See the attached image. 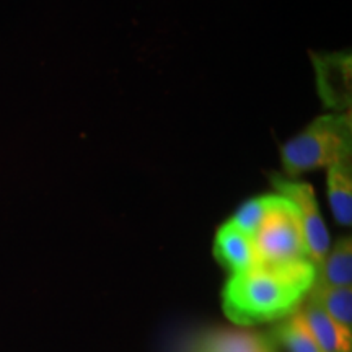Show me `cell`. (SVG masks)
Wrapping results in <instances>:
<instances>
[{
	"mask_svg": "<svg viewBox=\"0 0 352 352\" xmlns=\"http://www.w3.org/2000/svg\"><path fill=\"white\" fill-rule=\"evenodd\" d=\"M308 300L318 305L341 328L352 333V287H329L314 284Z\"/></svg>",
	"mask_w": 352,
	"mask_h": 352,
	"instance_id": "11",
	"label": "cell"
},
{
	"mask_svg": "<svg viewBox=\"0 0 352 352\" xmlns=\"http://www.w3.org/2000/svg\"><path fill=\"white\" fill-rule=\"evenodd\" d=\"M316 280L310 259L261 264L232 274L222 290L223 314L239 327H258L296 314Z\"/></svg>",
	"mask_w": 352,
	"mask_h": 352,
	"instance_id": "1",
	"label": "cell"
},
{
	"mask_svg": "<svg viewBox=\"0 0 352 352\" xmlns=\"http://www.w3.org/2000/svg\"><path fill=\"white\" fill-rule=\"evenodd\" d=\"M214 256L232 274L252 270L259 263L253 236L233 226L230 220L215 233Z\"/></svg>",
	"mask_w": 352,
	"mask_h": 352,
	"instance_id": "7",
	"label": "cell"
},
{
	"mask_svg": "<svg viewBox=\"0 0 352 352\" xmlns=\"http://www.w3.org/2000/svg\"><path fill=\"white\" fill-rule=\"evenodd\" d=\"M253 239L261 264H287L310 259L297 210L279 195Z\"/></svg>",
	"mask_w": 352,
	"mask_h": 352,
	"instance_id": "3",
	"label": "cell"
},
{
	"mask_svg": "<svg viewBox=\"0 0 352 352\" xmlns=\"http://www.w3.org/2000/svg\"><path fill=\"white\" fill-rule=\"evenodd\" d=\"M316 284L329 287L352 285V239L342 236L329 248L327 256L316 266Z\"/></svg>",
	"mask_w": 352,
	"mask_h": 352,
	"instance_id": "10",
	"label": "cell"
},
{
	"mask_svg": "<svg viewBox=\"0 0 352 352\" xmlns=\"http://www.w3.org/2000/svg\"><path fill=\"white\" fill-rule=\"evenodd\" d=\"M315 69L316 90L324 108L331 113L351 111L352 107V56L351 51L310 52Z\"/></svg>",
	"mask_w": 352,
	"mask_h": 352,
	"instance_id": "5",
	"label": "cell"
},
{
	"mask_svg": "<svg viewBox=\"0 0 352 352\" xmlns=\"http://www.w3.org/2000/svg\"><path fill=\"white\" fill-rule=\"evenodd\" d=\"M277 199V195H266L253 197V199L243 202L240 206L239 210L233 214L230 222L233 226H236L240 230H243L248 235L254 236V233L258 232V228L261 227V223L266 219V215L270 214V210L274 206Z\"/></svg>",
	"mask_w": 352,
	"mask_h": 352,
	"instance_id": "13",
	"label": "cell"
},
{
	"mask_svg": "<svg viewBox=\"0 0 352 352\" xmlns=\"http://www.w3.org/2000/svg\"><path fill=\"white\" fill-rule=\"evenodd\" d=\"M188 352H276V342L261 333L210 328L192 338Z\"/></svg>",
	"mask_w": 352,
	"mask_h": 352,
	"instance_id": "6",
	"label": "cell"
},
{
	"mask_svg": "<svg viewBox=\"0 0 352 352\" xmlns=\"http://www.w3.org/2000/svg\"><path fill=\"white\" fill-rule=\"evenodd\" d=\"M271 340L283 346L287 352H323L311 336L300 314V308L272 329Z\"/></svg>",
	"mask_w": 352,
	"mask_h": 352,
	"instance_id": "12",
	"label": "cell"
},
{
	"mask_svg": "<svg viewBox=\"0 0 352 352\" xmlns=\"http://www.w3.org/2000/svg\"><path fill=\"white\" fill-rule=\"evenodd\" d=\"M289 178L349 162L352 158V113L321 114L280 148Z\"/></svg>",
	"mask_w": 352,
	"mask_h": 352,
	"instance_id": "2",
	"label": "cell"
},
{
	"mask_svg": "<svg viewBox=\"0 0 352 352\" xmlns=\"http://www.w3.org/2000/svg\"><path fill=\"white\" fill-rule=\"evenodd\" d=\"M300 314L323 352H352V333L341 328L318 305L307 300Z\"/></svg>",
	"mask_w": 352,
	"mask_h": 352,
	"instance_id": "8",
	"label": "cell"
},
{
	"mask_svg": "<svg viewBox=\"0 0 352 352\" xmlns=\"http://www.w3.org/2000/svg\"><path fill=\"white\" fill-rule=\"evenodd\" d=\"M327 196L329 208L342 227L352 223V162H340L327 168Z\"/></svg>",
	"mask_w": 352,
	"mask_h": 352,
	"instance_id": "9",
	"label": "cell"
},
{
	"mask_svg": "<svg viewBox=\"0 0 352 352\" xmlns=\"http://www.w3.org/2000/svg\"><path fill=\"white\" fill-rule=\"evenodd\" d=\"M272 186L277 191L276 195L287 199L297 210L308 258L311 263H315V266H318L331 248V239L321 215L314 186L310 183L297 182L296 178H284L279 175L272 176Z\"/></svg>",
	"mask_w": 352,
	"mask_h": 352,
	"instance_id": "4",
	"label": "cell"
}]
</instances>
